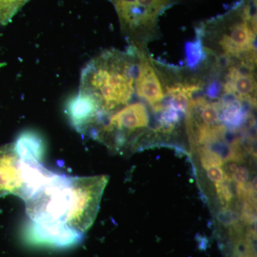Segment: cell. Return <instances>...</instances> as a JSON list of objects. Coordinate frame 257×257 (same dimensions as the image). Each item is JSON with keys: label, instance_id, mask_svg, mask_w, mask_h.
I'll list each match as a JSON object with an SVG mask.
<instances>
[{"label": "cell", "instance_id": "6da1fadb", "mask_svg": "<svg viewBox=\"0 0 257 257\" xmlns=\"http://www.w3.org/2000/svg\"><path fill=\"white\" fill-rule=\"evenodd\" d=\"M256 0H241L221 16L202 24L204 33L217 38L219 59L256 64Z\"/></svg>", "mask_w": 257, "mask_h": 257}, {"label": "cell", "instance_id": "7a4b0ae2", "mask_svg": "<svg viewBox=\"0 0 257 257\" xmlns=\"http://www.w3.org/2000/svg\"><path fill=\"white\" fill-rule=\"evenodd\" d=\"M108 181L106 175L69 177L70 203L65 219L69 229L82 236L92 226Z\"/></svg>", "mask_w": 257, "mask_h": 257}, {"label": "cell", "instance_id": "3957f363", "mask_svg": "<svg viewBox=\"0 0 257 257\" xmlns=\"http://www.w3.org/2000/svg\"><path fill=\"white\" fill-rule=\"evenodd\" d=\"M69 203V177L56 174L25 201L29 216L40 226L65 224Z\"/></svg>", "mask_w": 257, "mask_h": 257}, {"label": "cell", "instance_id": "277c9868", "mask_svg": "<svg viewBox=\"0 0 257 257\" xmlns=\"http://www.w3.org/2000/svg\"><path fill=\"white\" fill-rule=\"evenodd\" d=\"M26 192V160L16 144L0 147V198L14 194L23 199Z\"/></svg>", "mask_w": 257, "mask_h": 257}, {"label": "cell", "instance_id": "5b68a950", "mask_svg": "<svg viewBox=\"0 0 257 257\" xmlns=\"http://www.w3.org/2000/svg\"><path fill=\"white\" fill-rule=\"evenodd\" d=\"M138 73L135 92L138 97L146 101L155 112H160L162 101L165 98L164 79L152 61L139 50Z\"/></svg>", "mask_w": 257, "mask_h": 257}, {"label": "cell", "instance_id": "8992f818", "mask_svg": "<svg viewBox=\"0 0 257 257\" xmlns=\"http://www.w3.org/2000/svg\"><path fill=\"white\" fill-rule=\"evenodd\" d=\"M255 65L239 61L230 64L226 67L228 69L222 84V92L233 94L256 105V80L253 73Z\"/></svg>", "mask_w": 257, "mask_h": 257}, {"label": "cell", "instance_id": "52a82bcc", "mask_svg": "<svg viewBox=\"0 0 257 257\" xmlns=\"http://www.w3.org/2000/svg\"><path fill=\"white\" fill-rule=\"evenodd\" d=\"M203 46V38L197 31L195 40L189 42L186 46V61L190 68H197L206 58V52Z\"/></svg>", "mask_w": 257, "mask_h": 257}, {"label": "cell", "instance_id": "ba28073f", "mask_svg": "<svg viewBox=\"0 0 257 257\" xmlns=\"http://www.w3.org/2000/svg\"><path fill=\"white\" fill-rule=\"evenodd\" d=\"M30 0H0V25L12 22L15 15Z\"/></svg>", "mask_w": 257, "mask_h": 257}, {"label": "cell", "instance_id": "9c48e42d", "mask_svg": "<svg viewBox=\"0 0 257 257\" xmlns=\"http://www.w3.org/2000/svg\"><path fill=\"white\" fill-rule=\"evenodd\" d=\"M197 150L201 165L204 170H207L211 167H221L224 163L222 157L219 152L204 147H199Z\"/></svg>", "mask_w": 257, "mask_h": 257}, {"label": "cell", "instance_id": "30bf717a", "mask_svg": "<svg viewBox=\"0 0 257 257\" xmlns=\"http://www.w3.org/2000/svg\"><path fill=\"white\" fill-rule=\"evenodd\" d=\"M228 182H229L215 184L216 195L219 198L221 204L226 206L229 205L232 201V192Z\"/></svg>", "mask_w": 257, "mask_h": 257}, {"label": "cell", "instance_id": "8fae6325", "mask_svg": "<svg viewBox=\"0 0 257 257\" xmlns=\"http://www.w3.org/2000/svg\"><path fill=\"white\" fill-rule=\"evenodd\" d=\"M207 176L211 182L214 183H222V182H231V179L226 175L224 170L220 167H211L207 170Z\"/></svg>", "mask_w": 257, "mask_h": 257}, {"label": "cell", "instance_id": "7c38bea8", "mask_svg": "<svg viewBox=\"0 0 257 257\" xmlns=\"http://www.w3.org/2000/svg\"><path fill=\"white\" fill-rule=\"evenodd\" d=\"M249 178V172L245 167H237L234 172L231 174V181H234L238 184L246 183Z\"/></svg>", "mask_w": 257, "mask_h": 257}]
</instances>
